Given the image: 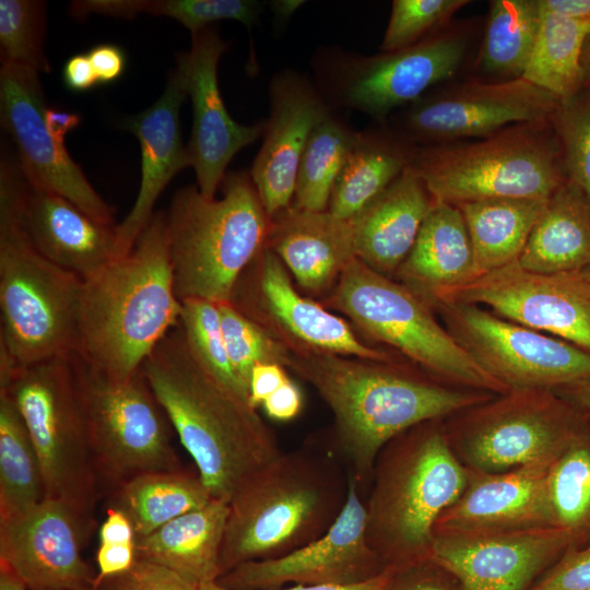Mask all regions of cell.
I'll use <instances>...</instances> for the list:
<instances>
[{
	"mask_svg": "<svg viewBox=\"0 0 590 590\" xmlns=\"http://www.w3.org/2000/svg\"><path fill=\"white\" fill-rule=\"evenodd\" d=\"M290 379L286 368L275 363L257 365L250 376L249 398L251 404L258 409L281 386Z\"/></svg>",
	"mask_w": 590,
	"mask_h": 590,
	"instance_id": "681fc988",
	"label": "cell"
},
{
	"mask_svg": "<svg viewBox=\"0 0 590 590\" xmlns=\"http://www.w3.org/2000/svg\"><path fill=\"white\" fill-rule=\"evenodd\" d=\"M221 186L220 199L184 187L165 212L180 302L228 303L239 276L266 246L270 217L249 173L226 174Z\"/></svg>",
	"mask_w": 590,
	"mask_h": 590,
	"instance_id": "52a82bcc",
	"label": "cell"
},
{
	"mask_svg": "<svg viewBox=\"0 0 590 590\" xmlns=\"http://www.w3.org/2000/svg\"><path fill=\"white\" fill-rule=\"evenodd\" d=\"M45 2L0 0V52L2 63L49 73L50 63L43 50L46 28Z\"/></svg>",
	"mask_w": 590,
	"mask_h": 590,
	"instance_id": "60d3db41",
	"label": "cell"
},
{
	"mask_svg": "<svg viewBox=\"0 0 590 590\" xmlns=\"http://www.w3.org/2000/svg\"><path fill=\"white\" fill-rule=\"evenodd\" d=\"M435 200L548 199L566 180L550 119L508 126L488 137L416 146L409 166Z\"/></svg>",
	"mask_w": 590,
	"mask_h": 590,
	"instance_id": "ba28073f",
	"label": "cell"
},
{
	"mask_svg": "<svg viewBox=\"0 0 590 590\" xmlns=\"http://www.w3.org/2000/svg\"><path fill=\"white\" fill-rule=\"evenodd\" d=\"M569 530L436 535L430 559L451 571L463 590H529L571 545Z\"/></svg>",
	"mask_w": 590,
	"mask_h": 590,
	"instance_id": "7402d4cb",
	"label": "cell"
},
{
	"mask_svg": "<svg viewBox=\"0 0 590 590\" xmlns=\"http://www.w3.org/2000/svg\"><path fill=\"white\" fill-rule=\"evenodd\" d=\"M46 498L40 463L12 398L0 391V521Z\"/></svg>",
	"mask_w": 590,
	"mask_h": 590,
	"instance_id": "8d00e7d4",
	"label": "cell"
},
{
	"mask_svg": "<svg viewBox=\"0 0 590 590\" xmlns=\"http://www.w3.org/2000/svg\"><path fill=\"white\" fill-rule=\"evenodd\" d=\"M529 590H590V542L571 544Z\"/></svg>",
	"mask_w": 590,
	"mask_h": 590,
	"instance_id": "7dc6e473",
	"label": "cell"
},
{
	"mask_svg": "<svg viewBox=\"0 0 590 590\" xmlns=\"http://www.w3.org/2000/svg\"><path fill=\"white\" fill-rule=\"evenodd\" d=\"M217 307L229 361L248 391L251 371L257 365L275 363L286 368L290 350L285 344L229 302Z\"/></svg>",
	"mask_w": 590,
	"mask_h": 590,
	"instance_id": "ab89813d",
	"label": "cell"
},
{
	"mask_svg": "<svg viewBox=\"0 0 590 590\" xmlns=\"http://www.w3.org/2000/svg\"><path fill=\"white\" fill-rule=\"evenodd\" d=\"M355 135L356 131L331 113L314 128L299 162L292 204L316 212L328 210L334 182Z\"/></svg>",
	"mask_w": 590,
	"mask_h": 590,
	"instance_id": "f35d334b",
	"label": "cell"
},
{
	"mask_svg": "<svg viewBox=\"0 0 590 590\" xmlns=\"http://www.w3.org/2000/svg\"><path fill=\"white\" fill-rule=\"evenodd\" d=\"M581 272L588 280H590V264L586 269H583Z\"/></svg>",
	"mask_w": 590,
	"mask_h": 590,
	"instance_id": "e7e4bbea",
	"label": "cell"
},
{
	"mask_svg": "<svg viewBox=\"0 0 590 590\" xmlns=\"http://www.w3.org/2000/svg\"><path fill=\"white\" fill-rule=\"evenodd\" d=\"M387 569L368 543L365 502L349 476L345 505L326 533L279 558L243 563L215 583L228 590H276L290 583L351 586Z\"/></svg>",
	"mask_w": 590,
	"mask_h": 590,
	"instance_id": "ac0fdd59",
	"label": "cell"
},
{
	"mask_svg": "<svg viewBox=\"0 0 590 590\" xmlns=\"http://www.w3.org/2000/svg\"><path fill=\"white\" fill-rule=\"evenodd\" d=\"M323 302L364 334L441 382L494 394L509 390L476 364L420 296L357 259L347 264Z\"/></svg>",
	"mask_w": 590,
	"mask_h": 590,
	"instance_id": "9c48e42d",
	"label": "cell"
},
{
	"mask_svg": "<svg viewBox=\"0 0 590 590\" xmlns=\"http://www.w3.org/2000/svg\"><path fill=\"white\" fill-rule=\"evenodd\" d=\"M392 569H387L380 576L362 582L351 586H332V585H315V586H305V585H293L291 587H283L276 590H385L389 578L391 576ZM200 590H228L219 586L217 583H209L200 587Z\"/></svg>",
	"mask_w": 590,
	"mask_h": 590,
	"instance_id": "9f6ffc18",
	"label": "cell"
},
{
	"mask_svg": "<svg viewBox=\"0 0 590 590\" xmlns=\"http://www.w3.org/2000/svg\"><path fill=\"white\" fill-rule=\"evenodd\" d=\"M87 56L92 62L98 84L117 81L126 68V55L121 47L113 44H99L90 49Z\"/></svg>",
	"mask_w": 590,
	"mask_h": 590,
	"instance_id": "816d5d0a",
	"label": "cell"
},
{
	"mask_svg": "<svg viewBox=\"0 0 590 590\" xmlns=\"http://www.w3.org/2000/svg\"><path fill=\"white\" fill-rule=\"evenodd\" d=\"M46 108L39 73L27 67L2 63L1 125L16 145L19 165L28 184L68 199L99 223L116 225L114 209L71 158L64 142L49 132Z\"/></svg>",
	"mask_w": 590,
	"mask_h": 590,
	"instance_id": "d6986e66",
	"label": "cell"
},
{
	"mask_svg": "<svg viewBox=\"0 0 590 590\" xmlns=\"http://www.w3.org/2000/svg\"><path fill=\"white\" fill-rule=\"evenodd\" d=\"M340 460L331 448L305 446L248 476L228 502L222 575L246 562L279 558L326 533L349 493Z\"/></svg>",
	"mask_w": 590,
	"mask_h": 590,
	"instance_id": "277c9868",
	"label": "cell"
},
{
	"mask_svg": "<svg viewBox=\"0 0 590 590\" xmlns=\"http://www.w3.org/2000/svg\"><path fill=\"white\" fill-rule=\"evenodd\" d=\"M181 311L160 211L127 255L84 281L76 352L113 377H130L179 324Z\"/></svg>",
	"mask_w": 590,
	"mask_h": 590,
	"instance_id": "3957f363",
	"label": "cell"
},
{
	"mask_svg": "<svg viewBox=\"0 0 590 590\" xmlns=\"http://www.w3.org/2000/svg\"><path fill=\"white\" fill-rule=\"evenodd\" d=\"M394 276L424 302L473 279L472 244L457 205L436 200Z\"/></svg>",
	"mask_w": 590,
	"mask_h": 590,
	"instance_id": "f1b7e54d",
	"label": "cell"
},
{
	"mask_svg": "<svg viewBox=\"0 0 590 590\" xmlns=\"http://www.w3.org/2000/svg\"><path fill=\"white\" fill-rule=\"evenodd\" d=\"M130 11L133 17L140 13L172 17L193 35L225 19L251 28L258 23L263 4L253 0H130Z\"/></svg>",
	"mask_w": 590,
	"mask_h": 590,
	"instance_id": "f6af8a7d",
	"label": "cell"
},
{
	"mask_svg": "<svg viewBox=\"0 0 590 590\" xmlns=\"http://www.w3.org/2000/svg\"><path fill=\"white\" fill-rule=\"evenodd\" d=\"M566 177L590 200V84L560 101L550 118Z\"/></svg>",
	"mask_w": 590,
	"mask_h": 590,
	"instance_id": "7bdbcfd3",
	"label": "cell"
},
{
	"mask_svg": "<svg viewBox=\"0 0 590 590\" xmlns=\"http://www.w3.org/2000/svg\"><path fill=\"white\" fill-rule=\"evenodd\" d=\"M188 52L178 58L193 121L187 153L197 177V187L206 198H215L232 158L263 135L264 121L246 126L227 113L217 82V64L227 49L214 25L191 35Z\"/></svg>",
	"mask_w": 590,
	"mask_h": 590,
	"instance_id": "44dd1931",
	"label": "cell"
},
{
	"mask_svg": "<svg viewBox=\"0 0 590 590\" xmlns=\"http://www.w3.org/2000/svg\"><path fill=\"white\" fill-rule=\"evenodd\" d=\"M580 64L583 84H590V32L583 44Z\"/></svg>",
	"mask_w": 590,
	"mask_h": 590,
	"instance_id": "be15d7a7",
	"label": "cell"
},
{
	"mask_svg": "<svg viewBox=\"0 0 590 590\" xmlns=\"http://www.w3.org/2000/svg\"><path fill=\"white\" fill-rule=\"evenodd\" d=\"M7 392L35 447L46 498L92 519L101 486L88 442L71 355L17 369Z\"/></svg>",
	"mask_w": 590,
	"mask_h": 590,
	"instance_id": "7c38bea8",
	"label": "cell"
},
{
	"mask_svg": "<svg viewBox=\"0 0 590 590\" xmlns=\"http://www.w3.org/2000/svg\"><path fill=\"white\" fill-rule=\"evenodd\" d=\"M547 200L494 198L457 204L472 244L473 279L518 261Z\"/></svg>",
	"mask_w": 590,
	"mask_h": 590,
	"instance_id": "d6a6232c",
	"label": "cell"
},
{
	"mask_svg": "<svg viewBox=\"0 0 590 590\" xmlns=\"http://www.w3.org/2000/svg\"><path fill=\"white\" fill-rule=\"evenodd\" d=\"M80 116L66 110L47 107L45 122L49 132L59 141L64 142L66 134L80 123Z\"/></svg>",
	"mask_w": 590,
	"mask_h": 590,
	"instance_id": "680465c9",
	"label": "cell"
},
{
	"mask_svg": "<svg viewBox=\"0 0 590 590\" xmlns=\"http://www.w3.org/2000/svg\"><path fill=\"white\" fill-rule=\"evenodd\" d=\"M541 19L539 0H492L469 75L486 82L522 78Z\"/></svg>",
	"mask_w": 590,
	"mask_h": 590,
	"instance_id": "836d02e7",
	"label": "cell"
},
{
	"mask_svg": "<svg viewBox=\"0 0 590 590\" xmlns=\"http://www.w3.org/2000/svg\"><path fill=\"white\" fill-rule=\"evenodd\" d=\"M71 364L101 488L111 494L140 474L181 470L170 423L141 369L113 377L78 352Z\"/></svg>",
	"mask_w": 590,
	"mask_h": 590,
	"instance_id": "30bf717a",
	"label": "cell"
},
{
	"mask_svg": "<svg viewBox=\"0 0 590 590\" xmlns=\"http://www.w3.org/2000/svg\"><path fill=\"white\" fill-rule=\"evenodd\" d=\"M542 10L570 19L590 20V0H539Z\"/></svg>",
	"mask_w": 590,
	"mask_h": 590,
	"instance_id": "6f0895ef",
	"label": "cell"
},
{
	"mask_svg": "<svg viewBox=\"0 0 590 590\" xmlns=\"http://www.w3.org/2000/svg\"><path fill=\"white\" fill-rule=\"evenodd\" d=\"M266 247L308 294L327 295L356 259L351 219L291 204L270 219Z\"/></svg>",
	"mask_w": 590,
	"mask_h": 590,
	"instance_id": "4316f807",
	"label": "cell"
},
{
	"mask_svg": "<svg viewBox=\"0 0 590 590\" xmlns=\"http://www.w3.org/2000/svg\"><path fill=\"white\" fill-rule=\"evenodd\" d=\"M586 416L554 390L510 389L444 418V428L467 469L498 473L557 459Z\"/></svg>",
	"mask_w": 590,
	"mask_h": 590,
	"instance_id": "8fae6325",
	"label": "cell"
},
{
	"mask_svg": "<svg viewBox=\"0 0 590 590\" xmlns=\"http://www.w3.org/2000/svg\"><path fill=\"white\" fill-rule=\"evenodd\" d=\"M288 350L286 368L312 386L330 408L331 449L346 464L359 492L370 485L376 459L391 439L495 396L447 385L400 362Z\"/></svg>",
	"mask_w": 590,
	"mask_h": 590,
	"instance_id": "6da1fadb",
	"label": "cell"
},
{
	"mask_svg": "<svg viewBox=\"0 0 590 590\" xmlns=\"http://www.w3.org/2000/svg\"><path fill=\"white\" fill-rule=\"evenodd\" d=\"M212 495L197 473L181 470L140 474L110 494V507L131 521L135 539L211 502Z\"/></svg>",
	"mask_w": 590,
	"mask_h": 590,
	"instance_id": "e575fe53",
	"label": "cell"
},
{
	"mask_svg": "<svg viewBox=\"0 0 590 590\" xmlns=\"http://www.w3.org/2000/svg\"><path fill=\"white\" fill-rule=\"evenodd\" d=\"M228 517V503L212 498L135 539L137 557L172 569L198 587L216 582L222 575L221 552Z\"/></svg>",
	"mask_w": 590,
	"mask_h": 590,
	"instance_id": "f546056e",
	"label": "cell"
},
{
	"mask_svg": "<svg viewBox=\"0 0 590 590\" xmlns=\"http://www.w3.org/2000/svg\"><path fill=\"white\" fill-rule=\"evenodd\" d=\"M451 337L510 389H551L590 379V354L474 304L432 303Z\"/></svg>",
	"mask_w": 590,
	"mask_h": 590,
	"instance_id": "9a60e30c",
	"label": "cell"
},
{
	"mask_svg": "<svg viewBox=\"0 0 590 590\" xmlns=\"http://www.w3.org/2000/svg\"><path fill=\"white\" fill-rule=\"evenodd\" d=\"M435 202L423 180L408 167L351 219L356 259L380 274L394 275Z\"/></svg>",
	"mask_w": 590,
	"mask_h": 590,
	"instance_id": "83f0119b",
	"label": "cell"
},
{
	"mask_svg": "<svg viewBox=\"0 0 590 590\" xmlns=\"http://www.w3.org/2000/svg\"><path fill=\"white\" fill-rule=\"evenodd\" d=\"M554 391L580 410L590 413V379L564 385Z\"/></svg>",
	"mask_w": 590,
	"mask_h": 590,
	"instance_id": "91938a15",
	"label": "cell"
},
{
	"mask_svg": "<svg viewBox=\"0 0 590 590\" xmlns=\"http://www.w3.org/2000/svg\"><path fill=\"white\" fill-rule=\"evenodd\" d=\"M181 303L180 326L194 356L224 385L250 400L248 389L236 375L229 361L217 304L201 299Z\"/></svg>",
	"mask_w": 590,
	"mask_h": 590,
	"instance_id": "b9f144b4",
	"label": "cell"
},
{
	"mask_svg": "<svg viewBox=\"0 0 590 590\" xmlns=\"http://www.w3.org/2000/svg\"><path fill=\"white\" fill-rule=\"evenodd\" d=\"M0 590H28L22 578L8 564L1 560Z\"/></svg>",
	"mask_w": 590,
	"mask_h": 590,
	"instance_id": "94428289",
	"label": "cell"
},
{
	"mask_svg": "<svg viewBox=\"0 0 590 590\" xmlns=\"http://www.w3.org/2000/svg\"><path fill=\"white\" fill-rule=\"evenodd\" d=\"M269 96L270 116L249 175L271 219L293 203L304 149L330 109L320 91L294 71L275 74Z\"/></svg>",
	"mask_w": 590,
	"mask_h": 590,
	"instance_id": "603a6c76",
	"label": "cell"
},
{
	"mask_svg": "<svg viewBox=\"0 0 590 590\" xmlns=\"http://www.w3.org/2000/svg\"><path fill=\"white\" fill-rule=\"evenodd\" d=\"M519 266L538 273L582 271L590 264V200L566 180L547 200Z\"/></svg>",
	"mask_w": 590,
	"mask_h": 590,
	"instance_id": "1f68e13d",
	"label": "cell"
},
{
	"mask_svg": "<svg viewBox=\"0 0 590 590\" xmlns=\"http://www.w3.org/2000/svg\"><path fill=\"white\" fill-rule=\"evenodd\" d=\"M94 590H200L172 569L137 557L126 571L95 582Z\"/></svg>",
	"mask_w": 590,
	"mask_h": 590,
	"instance_id": "bcb514c9",
	"label": "cell"
},
{
	"mask_svg": "<svg viewBox=\"0 0 590 590\" xmlns=\"http://www.w3.org/2000/svg\"><path fill=\"white\" fill-rule=\"evenodd\" d=\"M62 79L66 86L73 92H85L98 84L87 54L70 57L63 66Z\"/></svg>",
	"mask_w": 590,
	"mask_h": 590,
	"instance_id": "db71d44e",
	"label": "cell"
},
{
	"mask_svg": "<svg viewBox=\"0 0 590 590\" xmlns=\"http://www.w3.org/2000/svg\"><path fill=\"white\" fill-rule=\"evenodd\" d=\"M385 590H463V588L451 571L428 559L392 569Z\"/></svg>",
	"mask_w": 590,
	"mask_h": 590,
	"instance_id": "c3c4849f",
	"label": "cell"
},
{
	"mask_svg": "<svg viewBox=\"0 0 590 590\" xmlns=\"http://www.w3.org/2000/svg\"><path fill=\"white\" fill-rule=\"evenodd\" d=\"M20 182L0 180V389L14 373L79 347L84 280L39 255L19 221Z\"/></svg>",
	"mask_w": 590,
	"mask_h": 590,
	"instance_id": "8992f818",
	"label": "cell"
},
{
	"mask_svg": "<svg viewBox=\"0 0 590 590\" xmlns=\"http://www.w3.org/2000/svg\"><path fill=\"white\" fill-rule=\"evenodd\" d=\"M270 418L285 422L296 417L303 408V394L290 378L261 405Z\"/></svg>",
	"mask_w": 590,
	"mask_h": 590,
	"instance_id": "f5cc1de1",
	"label": "cell"
},
{
	"mask_svg": "<svg viewBox=\"0 0 590 590\" xmlns=\"http://www.w3.org/2000/svg\"><path fill=\"white\" fill-rule=\"evenodd\" d=\"M135 542V533L129 518L119 509L108 507L99 529V543Z\"/></svg>",
	"mask_w": 590,
	"mask_h": 590,
	"instance_id": "11a10c76",
	"label": "cell"
},
{
	"mask_svg": "<svg viewBox=\"0 0 590 590\" xmlns=\"http://www.w3.org/2000/svg\"><path fill=\"white\" fill-rule=\"evenodd\" d=\"M560 99L523 78L486 82L464 75L445 82L387 121L416 146L488 137L508 126L547 120Z\"/></svg>",
	"mask_w": 590,
	"mask_h": 590,
	"instance_id": "5bb4252c",
	"label": "cell"
},
{
	"mask_svg": "<svg viewBox=\"0 0 590 590\" xmlns=\"http://www.w3.org/2000/svg\"><path fill=\"white\" fill-rule=\"evenodd\" d=\"M556 460L498 473L468 469L467 486L438 518L435 536L553 527L547 486Z\"/></svg>",
	"mask_w": 590,
	"mask_h": 590,
	"instance_id": "cb8c5ba5",
	"label": "cell"
},
{
	"mask_svg": "<svg viewBox=\"0 0 590 590\" xmlns=\"http://www.w3.org/2000/svg\"><path fill=\"white\" fill-rule=\"evenodd\" d=\"M141 371L213 498L228 503L248 476L282 452L250 400L194 356L180 322Z\"/></svg>",
	"mask_w": 590,
	"mask_h": 590,
	"instance_id": "7a4b0ae2",
	"label": "cell"
},
{
	"mask_svg": "<svg viewBox=\"0 0 590 590\" xmlns=\"http://www.w3.org/2000/svg\"><path fill=\"white\" fill-rule=\"evenodd\" d=\"M19 221L39 255L84 281L118 258L117 224L99 223L68 199L27 180Z\"/></svg>",
	"mask_w": 590,
	"mask_h": 590,
	"instance_id": "484cf974",
	"label": "cell"
},
{
	"mask_svg": "<svg viewBox=\"0 0 590 590\" xmlns=\"http://www.w3.org/2000/svg\"><path fill=\"white\" fill-rule=\"evenodd\" d=\"M484 305L496 316L590 354V280L581 271L538 273L516 261L441 290L425 303Z\"/></svg>",
	"mask_w": 590,
	"mask_h": 590,
	"instance_id": "2e32d148",
	"label": "cell"
},
{
	"mask_svg": "<svg viewBox=\"0 0 590 590\" xmlns=\"http://www.w3.org/2000/svg\"><path fill=\"white\" fill-rule=\"evenodd\" d=\"M468 469L452 452L444 420L401 433L380 450L366 508V535L386 568L430 559L435 526L463 493Z\"/></svg>",
	"mask_w": 590,
	"mask_h": 590,
	"instance_id": "5b68a950",
	"label": "cell"
},
{
	"mask_svg": "<svg viewBox=\"0 0 590 590\" xmlns=\"http://www.w3.org/2000/svg\"><path fill=\"white\" fill-rule=\"evenodd\" d=\"M92 523L68 504L45 498L0 521V560L28 590H94L97 574L81 554Z\"/></svg>",
	"mask_w": 590,
	"mask_h": 590,
	"instance_id": "ffe728a7",
	"label": "cell"
},
{
	"mask_svg": "<svg viewBox=\"0 0 590 590\" xmlns=\"http://www.w3.org/2000/svg\"><path fill=\"white\" fill-rule=\"evenodd\" d=\"M229 303L288 349L398 362L391 353L366 344L343 318L303 296L283 262L266 246L239 276Z\"/></svg>",
	"mask_w": 590,
	"mask_h": 590,
	"instance_id": "e0dca14e",
	"label": "cell"
},
{
	"mask_svg": "<svg viewBox=\"0 0 590 590\" xmlns=\"http://www.w3.org/2000/svg\"><path fill=\"white\" fill-rule=\"evenodd\" d=\"M415 148L388 122L356 132L327 211L345 220L358 214L410 166Z\"/></svg>",
	"mask_w": 590,
	"mask_h": 590,
	"instance_id": "4dcf8cb0",
	"label": "cell"
},
{
	"mask_svg": "<svg viewBox=\"0 0 590 590\" xmlns=\"http://www.w3.org/2000/svg\"><path fill=\"white\" fill-rule=\"evenodd\" d=\"M470 0H393L381 52L400 50L438 33Z\"/></svg>",
	"mask_w": 590,
	"mask_h": 590,
	"instance_id": "ee69618b",
	"label": "cell"
},
{
	"mask_svg": "<svg viewBox=\"0 0 590 590\" xmlns=\"http://www.w3.org/2000/svg\"><path fill=\"white\" fill-rule=\"evenodd\" d=\"M484 17L455 20L413 46L374 56L339 55L327 83L335 102L386 123L432 88L469 75Z\"/></svg>",
	"mask_w": 590,
	"mask_h": 590,
	"instance_id": "4fadbf2b",
	"label": "cell"
},
{
	"mask_svg": "<svg viewBox=\"0 0 590 590\" xmlns=\"http://www.w3.org/2000/svg\"><path fill=\"white\" fill-rule=\"evenodd\" d=\"M547 491L553 527L590 542V413L554 462Z\"/></svg>",
	"mask_w": 590,
	"mask_h": 590,
	"instance_id": "74e56055",
	"label": "cell"
},
{
	"mask_svg": "<svg viewBox=\"0 0 590 590\" xmlns=\"http://www.w3.org/2000/svg\"><path fill=\"white\" fill-rule=\"evenodd\" d=\"M186 96L182 75L176 67L158 99L122 121V128L132 132L140 142L141 184L133 206L116 225L118 258L133 248L153 217L154 205L168 182L178 172L190 166L179 116Z\"/></svg>",
	"mask_w": 590,
	"mask_h": 590,
	"instance_id": "d4e9b609",
	"label": "cell"
},
{
	"mask_svg": "<svg viewBox=\"0 0 590 590\" xmlns=\"http://www.w3.org/2000/svg\"><path fill=\"white\" fill-rule=\"evenodd\" d=\"M137 558L135 542L99 543L96 552V580L128 570Z\"/></svg>",
	"mask_w": 590,
	"mask_h": 590,
	"instance_id": "f907efd6",
	"label": "cell"
},
{
	"mask_svg": "<svg viewBox=\"0 0 590 590\" xmlns=\"http://www.w3.org/2000/svg\"><path fill=\"white\" fill-rule=\"evenodd\" d=\"M589 32L590 20L541 9L534 47L522 78L560 101L574 95L583 85L580 61Z\"/></svg>",
	"mask_w": 590,
	"mask_h": 590,
	"instance_id": "d590c367",
	"label": "cell"
},
{
	"mask_svg": "<svg viewBox=\"0 0 590 590\" xmlns=\"http://www.w3.org/2000/svg\"><path fill=\"white\" fill-rule=\"evenodd\" d=\"M305 1L302 0H276L270 1L269 5L276 17L281 20L288 19Z\"/></svg>",
	"mask_w": 590,
	"mask_h": 590,
	"instance_id": "6125c7cd",
	"label": "cell"
}]
</instances>
